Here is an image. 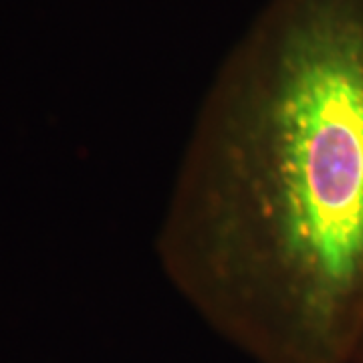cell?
Here are the masks:
<instances>
[{
    "mask_svg": "<svg viewBox=\"0 0 363 363\" xmlns=\"http://www.w3.org/2000/svg\"><path fill=\"white\" fill-rule=\"evenodd\" d=\"M353 363H363V341H362V345H359V350H357V355H355Z\"/></svg>",
    "mask_w": 363,
    "mask_h": 363,
    "instance_id": "2",
    "label": "cell"
},
{
    "mask_svg": "<svg viewBox=\"0 0 363 363\" xmlns=\"http://www.w3.org/2000/svg\"><path fill=\"white\" fill-rule=\"evenodd\" d=\"M172 286L259 363L363 341V0H267L204 95L156 236Z\"/></svg>",
    "mask_w": 363,
    "mask_h": 363,
    "instance_id": "1",
    "label": "cell"
}]
</instances>
